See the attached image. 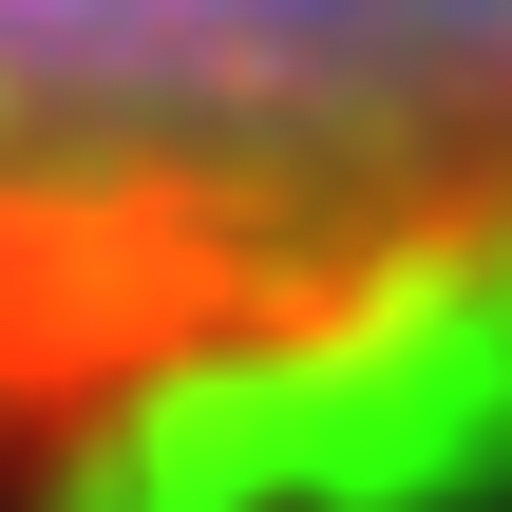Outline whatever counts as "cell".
Listing matches in <instances>:
<instances>
[{"label": "cell", "instance_id": "cell-1", "mask_svg": "<svg viewBox=\"0 0 512 512\" xmlns=\"http://www.w3.org/2000/svg\"><path fill=\"white\" fill-rule=\"evenodd\" d=\"M512 418V0H0V512Z\"/></svg>", "mask_w": 512, "mask_h": 512}]
</instances>
